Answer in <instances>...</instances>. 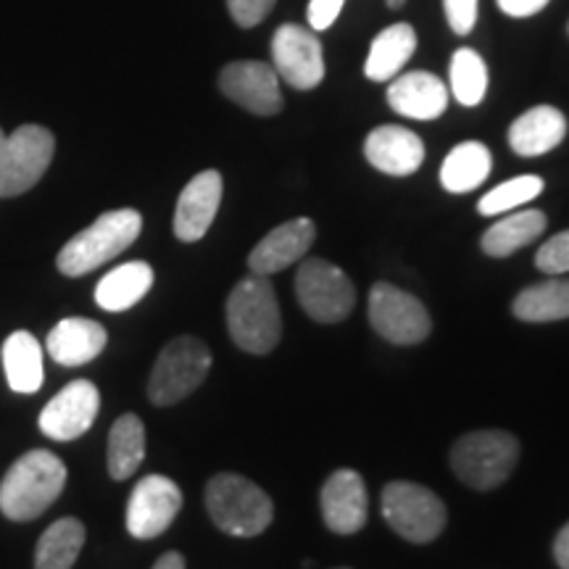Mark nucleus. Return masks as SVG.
Wrapping results in <instances>:
<instances>
[{
    "mask_svg": "<svg viewBox=\"0 0 569 569\" xmlns=\"http://www.w3.org/2000/svg\"><path fill=\"white\" fill-rule=\"evenodd\" d=\"M63 486L67 465L46 448H34L13 461L0 480V511L11 522H32L61 496Z\"/></svg>",
    "mask_w": 569,
    "mask_h": 569,
    "instance_id": "nucleus-1",
    "label": "nucleus"
},
{
    "mask_svg": "<svg viewBox=\"0 0 569 569\" xmlns=\"http://www.w3.org/2000/svg\"><path fill=\"white\" fill-rule=\"evenodd\" d=\"M227 330L232 343L246 353L264 356L282 338V315L272 282L264 274L240 280L227 298Z\"/></svg>",
    "mask_w": 569,
    "mask_h": 569,
    "instance_id": "nucleus-2",
    "label": "nucleus"
},
{
    "mask_svg": "<svg viewBox=\"0 0 569 569\" xmlns=\"http://www.w3.org/2000/svg\"><path fill=\"white\" fill-rule=\"evenodd\" d=\"M206 511L219 530L234 538L261 536L274 519L272 498L256 482L234 472H222L209 480Z\"/></svg>",
    "mask_w": 569,
    "mask_h": 569,
    "instance_id": "nucleus-3",
    "label": "nucleus"
},
{
    "mask_svg": "<svg viewBox=\"0 0 569 569\" xmlns=\"http://www.w3.org/2000/svg\"><path fill=\"white\" fill-rule=\"evenodd\" d=\"M142 230V217L134 209L106 211L92 222L88 230L77 232L59 251L56 267L67 277L90 274L92 269L103 267L106 261L124 253Z\"/></svg>",
    "mask_w": 569,
    "mask_h": 569,
    "instance_id": "nucleus-4",
    "label": "nucleus"
},
{
    "mask_svg": "<svg viewBox=\"0 0 569 569\" xmlns=\"http://www.w3.org/2000/svg\"><path fill=\"white\" fill-rule=\"evenodd\" d=\"M519 459V443L511 432L478 430L459 438L451 448L453 475L475 490H490L509 478Z\"/></svg>",
    "mask_w": 569,
    "mask_h": 569,
    "instance_id": "nucleus-5",
    "label": "nucleus"
},
{
    "mask_svg": "<svg viewBox=\"0 0 569 569\" xmlns=\"http://www.w3.org/2000/svg\"><path fill=\"white\" fill-rule=\"evenodd\" d=\"M209 369L211 351L203 340L193 336L169 340L153 365L151 380H148V398L153 407H172L201 386Z\"/></svg>",
    "mask_w": 569,
    "mask_h": 569,
    "instance_id": "nucleus-6",
    "label": "nucleus"
},
{
    "mask_svg": "<svg viewBox=\"0 0 569 569\" xmlns=\"http://www.w3.org/2000/svg\"><path fill=\"white\" fill-rule=\"evenodd\" d=\"M56 153V138L40 124H21L6 134L0 130V198L32 190L48 172Z\"/></svg>",
    "mask_w": 569,
    "mask_h": 569,
    "instance_id": "nucleus-7",
    "label": "nucleus"
},
{
    "mask_svg": "<svg viewBox=\"0 0 569 569\" xmlns=\"http://www.w3.org/2000/svg\"><path fill=\"white\" fill-rule=\"evenodd\" d=\"M382 517L409 543H430L446 528V503L430 488L398 480L382 490Z\"/></svg>",
    "mask_w": 569,
    "mask_h": 569,
    "instance_id": "nucleus-8",
    "label": "nucleus"
},
{
    "mask_svg": "<svg viewBox=\"0 0 569 569\" xmlns=\"http://www.w3.org/2000/svg\"><path fill=\"white\" fill-rule=\"evenodd\" d=\"M296 296L306 315L322 325L343 322L356 306L351 277L325 259L301 261L296 274Z\"/></svg>",
    "mask_w": 569,
    "mask_h": 569,
    "instance_id": "nucleus-9",
    "label": "nucleus"
},
{
    "mask_svg": "<svg viewBox=\"0 0 569 569\" xmlns=\"http://www.w3.org/2000/svg\"><path fill=\"white\" fill-rule=\"evenodd\" d=\"M369 322L377 336L396 346L422 343L432 330L425 303L390 282H377L369 290Z\"/></svg>",
    "mask_w": 569,
    "mask_h": 569,
    "instance_id": "nucleus-10",
    "label": "nucleus"
},
{
    "mask_svg": "<svg viewBox=\"0 0 569 569\" xmlns=\"http://www.w3.org/2000/svg\"><path fill=\"white\" fill-rule=\"evenodd\" d=\"M182 509V490L163 475H148L134 486L127 501V532L138 540H153L172 528Z\"/></svg>",
    "mask_w": 569,
    "mask_h": 569,
    "instance_id": "nucleus-11",
    "label": "nucleus"
},
{
    "mask_svg": "<svg viewBox=\"0 0 569 569\" xmlns=\"http://www.w3.org/2000/svg\"><path fill=\"white\" fill-rule=\"evenodd\" d=\"M272 61L277 77L290 88L315 90L325 80V51L317 32L298 24H282L272 38Z\"/></svg>",
    "mask_w": 569,
    "mask_h": 569,
    "instance_id": "nucleus-12",
    "label": "nucleus"
},
{
    "mask_svg": "<svg viewBox=\"0 0 569 569\" xmlns=\"http://www.w3.org/2000/svg\"><path fill=\"white\" fill-rule=\"evenodd\" d=\"M219 90L256 117H274L282 109L280 77L272 63L232 61L219 74Z\"/></svg>",
    "mask_w": 569,
    "mask_h": 569,
    "instance_id": "nucleus-13",
    "label": "nucleus"
},
{
    "mask_svg": "<svg viewBox=\"0 0 569 569\" xmlns=\"http://www.w3.org/2000/svg\"><path fill=\"white\" fill-rule=\"evenodd\" d=\"M101 409V393L90 380L69 382L40 411V430L53 440H77L90 430Z\"/></svg>",
    "mask_w": 569,
    "mask_h": 569,
    "instance_id": "nucleus-14",
    "label": "nucleus"
},
{
    "mask_svg": "<svg viewBox=\"0 0 569 569\" xmlns=\"http://www.w3.org/2000/svg\"><path fill=\"white\" fill-rule=\"evenodd\" d=\"M325 525L338 536H353L367 525L369 498L367 486L356 469H338L332 472L319 493Z\"/></svg>",
    "mask_w": 569,
    "mask_h": 569,
    "instance_id": "nucleus-15",
    "label": "nucleus"
},
{
    "mask_svg": "<svg viewBox=\"0 0 569 569\" xmlns=\"http://www.w3.org/2000/svg\"><path fill=\"white\" fill-rule=\"evenodd\" d=\"M222 203V174L206 169L184 184L174 209V234L182 243H198L217 219Z\"/></svg>",
    "mask_w": 569,
    "mask_h": 569,
    "instance_id": "nucleus-16",
    "label": "nucleus"
},
{
    "mask_svg": "<svg viewBox=\"0 0 569 569\" xmlns=\"http://www.w3.org/2000/svg\"><path fill=\"white\" fill-rule=\"evenodd\" d=\"M315 238L317 224L311 219H290V222L274 227L264 240H259V246L248 256V269H251V274L264 277L282 272V269L293 267L296 261H301L309 253Z\"/></svg>",
    "mask_w": 569,
    "mask_h": 569,
    "instance_id": "nucleus-17",
    "label": "nucleus"
},
{
    "mask_svg": "<svg viewBox=\"0 0 569 569\" xmlns=\"http://www.w3.org/2000/svg\"><path fill=\"white\" fill-rule=\"evenodd\" d=\"M365 156L377 172L390 177L415 174L425 161V142L417 132L398 124L375 127L365 140Z\"/></svg>",
    "mask_w": 569,
    "mask_h": 569,
    "instance_id": "nucleus-18",
    "label": "nucleus"
},
{
    "mask_svg": "<svg viewBox=\"0 0 569 569\" xmlns=\"http://www.w3.org/2000/svg\"><path fill=\"white\" fill-rule=\"evenodd\" d=\"M388 103L401 117L430 122L448 109V88L430 71H407L390 82Z\"/></svg>",
    "mask_w": 569,
    "mask_h": 569,
    "instance_id": "nucleus-19",
    "label": "nucleus"
},
{
    "mask_svg": "<svg viewBox=\"0 0 569 569\" xmlns=\"http://www.w3.org/2000/svg\"><path fill=\"white\" fill-rule=\"evenodd\" d=\"M109 343V332L101 322L84 317L61 319L59 325L48 332L46 348L48 356L61 367H82L98 359Z\"/></svg>",
    "mask_w": 569,
    "mask_h": 569,
    "instance_id": "nucleus-20",
    "label": "nucleus"
},
{
    "mask_svg": "<svg viewBox=\"0 0 569 569\" xmlns=\"http://www.w3.org/2000/svg\"><path fill=\"white\" fill-rule=\"evenodd\" d=\"M567 134L565 113L553 106H532L509 127V146L517 156L532 159L553 151Z\"/></svg>",
    "mask_w": 569,
    "mask_h": 569,
    "instance_id": "nucleus-21",
    "label": "nucleus"
},
{
    "mask_svg": "<svg viewBox=\"0 0 569 569\" xmlns=\"http://www.w3.org/2000/svg\"><path fill=\"white\" fill-rule=\"evenodd\" d=\"M417 51V32L409 24H393L386 27L369 48L365 74L372 82H388L398 77V71L407 67L411 56Z\"/></svg>",
    "mask_w": 569,
    "mask_h": 569,
    "instance_id": "nucleus-22",
    "label": "nucleus"
},
{
    "mask_svg": "<svg viewBox=\"0 0 569 569\" xmlns=\"http://www.w3.org/2000/svg\"><path fill=\"white\" fill-rule=\"evenodd\" d=\"M3 369L6 380L17 393H38L46 380L42 367V346L32 332H11L3 343Z\"/></svg>",
    "mask_w": 569,
    "mask_h": 569,
    "instance_id": "nucleus-23",
    "label": "nucleus"
},
{
    "mask_svg": "<svg viewBox=\"0 0 569 569\" xmlns=\"http://www.w3.org/2000/svg\"><path fill=\"white\" fill-rule=\"evenodd\" d=\"M153 288V269L146 261H130L111 269L109 274L98 282L96 303L103 311H127L134 303H140Z\"/></svg>",
    "mask_w": 569,
    "mask_h": 569,
    "instance_id": "nucleus-24",
    "label": "nucleus"
},
{
    "mask_svg": "<svg viewBox=\"0 0 569 569\" xmlns=\"http://www.w3.org/2000/svg\"><path fill=\"white\" fill-rule=\"evenodd\" d=\"M490 169H493V156H490L488 146L478 140L459 142L440 167V184L448 193H469L488 180Z\"/></svg>",
    "mask_w": 569,
    "mask_h": 569,
    "instance_id": "nucleus-25",
    "label": "nucleus"
},
{
    "mask_svg": "<svg viewBox=\"0 0 569 569\" xmlns=\"http://www.w3.org/2000/svg\"><path fill=\"white\" fill-rule=\"evenodd\" d=\"M84 538H88V530L80 519H56L34 546V569H71L80 557Z\"/></svg>",
    "mask_w": 569,
    "mask_h": 569,
    "instance_id": "nucleus-26",
    "label": "nucleus"
},
{
    "mask_svg": "<svg viewBox=\"0 0 569 569\" xmlns=\"http://www.w3.org/2000/svg\"><path fill=\"white\" fill-rule=\"evenodd\" d=\"M546 230V213L543 211H517L509 217L498 219L496 224H490L486 234H482V251L493 259H503L511 256L519 248L530 246L532 240L540 238Z\"/></svg>",
    "mask_w": 569,
    "mask_h": 569,
    "instance_id": "nucleus-27",
    "label": "nucleus"
},
{
    "mask_svg": "<svg viewBox=\"0 0 569 569\" xmlns=\"http://www.w3.org/2000/svg\"><path fill=\"white\" fill-rule=\"evenodd\" d=\"M146 459V427L138 415H122L109 432V475L127 480Z\"/></svg>",
    "mask_w": 569,
    "mask_h": 569,
    "instance_id": "nucleus-28",
    "label": "nucleus"
},
{
    "mask_svg": "<svg viewBox=\"0 0 569 569\" xmlns=\"http://www.w3.org/2000/svg\"><path fill=\"white\" fill-rule=\"evenodd\" d=\"M517 319L522 322H559L569 319V280H546L530 284L511 303Z\"/></svg>",
    "mask_w": 569,
    "mask_h": 569,
    "instance_id": "nucleus-29",
    "label": "nucleus"
},
{
    "mask_svg": "<svg viewBox=\"0 0 569 569\" xmlns=\"http://www.w3.org/2000/svg\"><path fill=\"white\" fill-rule=\"evenodd\" d=\"M451 92L461 106H480L488 92L486 61L472 48H459L451 59Z\"/></svg>",
    "mask_w": 569,
    "mask_h": 569,
    "instance_id": "nucleus-30",
    "label": "nucleus"
},
{
    "mask_svg": "<svg viewBox=\"0 0 569 569\" xmlns=\"http://www.w3.org/2000/svg\"><path fill=\"white\" fill-rule=\"evenodd\" d=\"M543 193V180L536 174H522L515 177V180L496 184L490 193L480 198L478 211L482 217H498V213L515 211L519 206L536 201V198Z\"/></svg>",
    "mask_w": 569,
    "mask_h": 569,
    "instance_id": "nucleus-31",
    "label": "nucleus"
},
{
    "mask_svg": "<svg viewBox=\"0 0 569 569\" xmlns=\"http://www.w3.org/2000/svg\"><path fill=\"white\" fill-rule=\"evenodd\" d=\"M536 267L543 274H551V277L569 272V230L553 234V238H549L538 248Z\"/></svg>",
    "mask_w": 569,
    "mask_h": 569,
    "instance_id": "nucleus-32",
    "label": "nucleus"
},
{
    "mask_svg": "<svg viewBox=\"0 0 569 569\" xmlns=\"http://www.w3.org/2000/svg\"><path fill=\"white\" fill-rule=\"evenodd\" d=\"M277 0H227V9H230V17L238 27H251L261 24L269 17V11L274 9Z\"/></svg>",
    "mask_w": 569,
    "mask_h": 569,
    "instance_id": "nucleus-33",
    "label": "nucleus"
},
{
    "mask_svg": "<svg viewBox=\"0 0 569 569\" xmlns=\"http://www.w3.org/2000/svg\"><path fill=\"white\" fill-rule=\"evenodd\" d=\"M443 9L448 27L461 34V38L472 32L475 24H478V0H443Z\"/></svg>",
    "mask_w": 569,
    "mask_h": 569,
    "instance_id": "nucleus-34",
    "label": "nucleus"
},
{
    "mask_svg": "<svg viewBox=\"0 0 569 569\" xmlns=\"http://www.w3.org/2000/svg\"><path fill=\"white\" fill-rule=\"evenodd\" d=\"M346 0H309V11H306V19H309L311 32H325L336 24L340 11H343Z\"/></svg>",
    "mask_w": 569,
    "mask_h": 569,
    "instance_id": "nucleus-35",
    "label": "nucleus"
},
{
    "mask_svg": "<svg viewBox=\"0 0 569 569\" xmlns=\"http://www.w3.org/2000/svg\"><path fill=\"white\" fill-rule=\"evenodd\" d=\"M498 9H501L507 17L515 19H528L536 17L538 11H543L549 6V0H496Z\"/></svg>",
    "mask_w": 569,
    "mask_h": 569,
    "instance_id": "nucleus-36",
    "label": "nucleus"
},
{
    "mask_svg": "<svg viewBox=\"0 0 569 569\" xmlns=\"http://www.w3.org/2000/svg\"><path fill=\"white\" fill-rule=\"evenodd\" d=\"M553 559L561 569H569V522L559 530L557 540H553Z\"/></svg>",
    "mask_w": 569,
    "mask_h": 569,
    "instance_id": "nucleus-37",
    "label": "nucleus"
},
{
    "mask_svg": "<svg viewBox=\"0 0 569 569\" xmlns=\"http://www.w3.org/2000/svg\"><path fill=\"white\" fill-rule=\"evenodd\" d=\"M151 569H184V557L180 551H167Z\"/></svg>",
    "mask_w": 569,
    "mask_h": 569,
    "instance_id": "nucleus-38",
    "label": "nucleus"
},
{
    "mask_svg": "<svg viewBox=\"0 0 569 569\" xmlns=\"http://www.w3.org/2000/svg\"><path fill=\"white\" fill-rule=\"evenodd\" d=\"M403 3H407V0H388V6H390V9H393V11H396V9H401Z\"/></svg>",
    "mask_w": 569,
    "mask_h": 569,
    "instance_id": "nucleus-39",
    "label": "nucleus"
}]
</instances>
